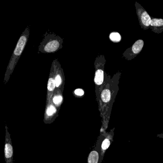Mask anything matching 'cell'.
<instances>
[{
    "mask_svg": "<svg viewBox=\"0 0 163 163\" xmlns=\"http://www.w3.org/2000/svg\"><path fill=\"white\" fill-rule=\"evenodd\" d=\"M142 23L146 26H149L151 22V18L147 12H143L141 16Z\"/></svg>",
    "mask_w": 163,
    "mask_h": 163,
    "instance_id": "9",
    "label": "cell"
},
{
    "mask_svg": "<svg viewBox=\"0 0 163 163\" xmlns=\"http://www.w3.org/2000/svg\"><path fill=\"white\" fill-rule=\"evenodd\" d=\"M58 115V110L52 102L46 105L44 114V122L45 124H50L53 122Z\"/></svg>",
    "mask_w": 163,
    "mask_h": 163,
    "instance_id": "4",
    "label": "cell"
},
{
    "mask_svg": "<svg viewBox=\"0 0 163 163\" xmlns=\"http://www.w3.org/2000/svg\"><path fill=\"white\" fill-rule=\"evenodd\" d=\"M144 44V42L142 40H138L132 46V52L134 54H138L142 50Z\"/></svg>",
    "mask_w": 163,
    "mask_h": 163,
    "instance_id": "6",
    "label": "cell"
},
{
    "mask_svg": "<svg viewBox=\"0 0 163 163\" xmlns=\"http://www.w3.org/2000/svg\"><path fill=\"white\" fill-rule=\"evenodd\" d=\"M5 163H13V150L12 145V140L8 131L7 125H5V137L4 148Z\"/></svg>",
    "mask_w": 163,
    "mask_h": 163,
    "instance_id": "3",
    "label": "cell"
},
{
    "mask_svg": "<svg viewBox=\"0 0 163 163\" xmlns=\"http://www.w3.org/2000/svg\"><path fill=\"white\" fill-rule=\"evenodd\" d=\"M110 145V140L109 139L107 138L104 140L102 142V148L103 151L106 150Z\"/></svg>",
    "mask_w": 163,
    "mask_h": 163,
    "instance_id": "15",
    "label": "cell"
},
{
    "mask_svg": "<svg viewBox=\"0 0 163 163\" xmlns=\"http://www.w3.org/2000/svg\"><path fill=\"white\" fill-rule=\"evenodd\" d=\"M62 101L63 97L61 95L56 94L52 96L51 102L57 108L61 106Z\"/></svg>",
    "mask_w": 163,
    "mask_h": 163,
    "instance_id": "8",
    "label": "cell"
},
{
    "mask_svg": "<svg viewBox=\"0 0 163 163\" xmlns=\"http://www.w3.org/2000/svg\"><path fill=\"white\" fill-rule=\"evenodd\" d=\"M55 76L53 75V70L51 69V72L50 73L49 81L47 82V95H46V105L49 104L51 102L53 92L55 90Z\"/></svg>",
    "mask_w": 163,
    "mask_h": 163,
    "instance_id": "5",
    "label": "cell"
},
{
    "mask_svg": "<svg viewBox=\"0 0 163 163\" xmlns=\"http://www.w3.org/2000/svg\"><path fill=\"white\" fill-rule=\"evenodd\" d=\"M61 46L60 42L54 37L52 34H45L42 41L38 46V52L42 53H51L57 51Z\"/></svg>",
    "mask_w": 163,
    "mask_h": 163,
    "instance_id": "2",
    "label": "cell"
},
{
    "mask_svg": "<svg viewBox=\"0 0 163 163\" xmlns=\"http://www.w3.org/2000/svg\"><path fill=\"white\" fill-rule=\"evenodd\" d=\"M55 86L56 88H59L61 87L62 82V79L61 75L58 73L56 74L55 76Z\"/></svg>",
    "mask_w": 163,
    "mask_h": 163,
    "instance_id": "12",
    "label": "cell"
},
{
    "mask_svg": "<svg viewBox=\"0 0 163 163\" xmlns=\"http://www.w3.org/2000/svg\"><path fill=\"white\" fill-rule=\"evenodd\" d=\"M30 34V30L28 26L26 27L25 31L22 32L20 38L18 40L16 48L14 49L11 59L10 60L8 65L6 69V72L4 75V83L5 84H7L10 78L11 77L13 70L16 67L17 63L19 61V58L21 56L22 52L24 51L25 47L26 46L27 41L28 40Z\"/></svg>",
    "mask_w": 163,
    "mask_h": 163,
    "instance_id": "1",
    "label": "cell"
},
{
    "mask_svg": "<svg viewBox=\"0 0 163 163\" xmlns=\"http://www.w3.org/2000/svg\"><path fill=\"white\" fill-rule=\"evenodd\" d=\"M104 79V73L102 70H97L95 73V82L97 85H101L103 82Z\"/></svg>",
    "mask_w": 163,
    "mask_h": 163,
    "instance_id": "7",
    "label": "cell"
},
{
    "mask_svg": "<svg viewBox=\"0 0 163 163\" xmlns=\"http://www.w3.org/2000/svg\"><path fill=\"white\" fill-rule=\"evenodd\" d=\"M110 38L112 41L116 42H119L121 39L120 34L117 32H114V33L111 34Z\"/></svg>",
    "mask_w": 163,
    "mask_h": 163,
    "instance_id": "13",
    "label": "cell"
},
{
    "mask_svg": "<svg viewBox=\"0 0 163 163\" xmlns=\"http://www.w3.org/2000/svg\"><path fill=\"white\" fill-rule=\"evenodd\" d=\"M101 98L104 102L107 103L110 102L111 99V91L110 90L108 89L103 90L101 95Z\"/></svg>",
    "mask_w": 163,
    "mask_h": 163,
    "instance_id": "11",
    "label": "cell"
},
{
    "mask_svg": "<svg viewBox=\"0 0 163 163\" xmlns=\"http://www.w3.org/2000/svg\"><path fill=\"white\" fill-rule=\"evenodd\" d=\"M75 93L78 96H82L84 95L83 90L81 89H78L75 90Z\"/></svg>",
    "mask_w": 163,
    "mask_h": 163,
    "instance_id": "16",
    "label": "cell"
},
{
    "mask_svg": "<svg viewBox=\"0 0 163 163\" xmlns=\"http://www.w3.org/2000/svg\"><path fill=\"white\" fill-rule=\"evenodd\" d=\"M150 25L153 26H161L163 25V20L162 19H153L151 20Z\"/></svg>",
    "mask_w": 163,
    "mask_h": 163,
    "instance_id": "14",
    "label": "cell"
},
{
    "mask_svg": "<svg viewBox=\"0 0 163 163\" xmlns=\"http://www.w3.org/2000/svg\"><path fill=\"white\" fill-rule=\"evenodd\" d=\"M99 161V154L96 151H93L90 153L88 157V163H98Z\"/></svg>",
    "mask_w": 163,
    "mask_h": 163,
    "instance_id": "10",
    "label": "cell"
}]
</instances>
